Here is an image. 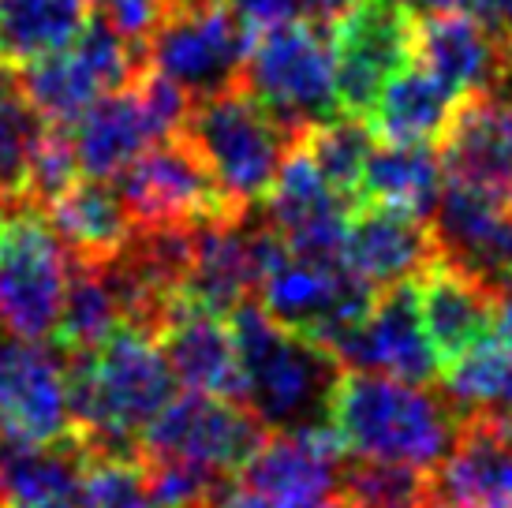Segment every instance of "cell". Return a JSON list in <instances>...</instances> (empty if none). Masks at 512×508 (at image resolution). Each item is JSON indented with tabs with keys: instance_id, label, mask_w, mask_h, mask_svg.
<instances>
[{
	"instance_id": "6da1fadb",
	"label": "cell",
	"mask_w": 512,
	"mask_h": 508,
	"mask_svg": "<svg viewBox=\"0 0 512 508\" xmlns=\"http://www.w3.org/2000/svg\"><path fill=\"white\" fill-rule=\"evenodd\" d=\"M60 355L79 449L86 456L139 460V434L176 396V378L154 333L124 322L94 352Z\"/></svg>"
},
{
	"instance_id": "7a4b0ae2",
	"label": "cell",
	"mask_w": 512,
	"mask_h": 508,
	"mask_svg": "<svg viewBox=\"0 0 512 508\" xmlns=\"http://www.w3.org/2000/svg\"><path fill=\"white\" fill-rule=\"evenodd\" d=\"M460 419L464 411L445 393L352 367H341L326 404V423L348 456L427 471L449 452Z\"/></svg>"
},
{
	"instance_id": "3957f363",
	"label": "cell",
	"mask_w": 512,
	"mask_h": 508,
	"mask_svg": "<svg viewBox=\"0 0 512 508\" xmlns=\"http://www.w3.org/2000/svg\"><path fill=\"white\" fill-rule=\"evenodd\" d=\"M243 367V408L255 411L266 430L326 423L329 389L341 363L322 344L281 325L258 303H240L228 314Z\"/></svg>"
},
{
	"instance_id": "277c9868",
	"label": "cell",
	"mask_w": 512,
	"mask_h": 508,
	"mask_svg": "<svg viewBox=\"0 0 512 508\" xmlns=\"http://www.w3.org/2000/svg\"><path fill=\"white\" fill-rule=\"evenodd\" d=\"M180 135L195 146L217 187L240 210H251L266 198L292 142H299L240 83L195 101Z\"/></svg>"
},
{
	"instance_id": "5b68a950",
	"label": "cell",
	"mask_w": 512,
	"mask_h": 508,
	"mask_svg": "<svg viewBox=\"0 0 512 508\" xmlns=\"http://www.w3.org/2000/svg\"><path fill=\"white\" fill-rule=\"evenodd\" d=\"M240 86L292 135L341 116L329 27L292 19L251 42Z\"/></svg>"
},
{
	"instance_id": "8992f818",
	"label": "cell",
	"mask_w": 512,
	"mask_h": 508,
	"mask_svg": "<svg viewBox=\"0 0 512 508\" xmlns=\"http://www.w3.org/2000/svg\"><path fill=\"white\" fill-rule=\"evenodd\" d=\"M72 254L38 202L0 198V329L23 340H49L57 325Z\"/></svg>"
},
{
	"instance_id": "52a82bcc",
	"label": "cell",
	"mask_w": 512,
	"mask_h": 508,
	"mask_svg": "<svg viewBox=\"0 0 512 508\" xmlns=\"http://www.w3.org/2000/svg\"><path fill=\"white\" fill-rule=\"evenodd\" d=\"M143 68V49L124 42L101 15H90L72 45L15 68V79L45 124L68 127L86 105L113 90H128Z\"/></svg>"
},
{
	"instance_id": "ba28073f",
	"label": "cell",
	"mask_w": 512,
	"mask_h": 508,
	"mask_svg": "<svg viewBox=\"0 0 512 508\" xmlns=\"http://www.w3.org/2000/svg\"><path fill=\"white\" fill-rule=\"evenodd\" d=\"M113 187L135 228L199 225V221L243 213L240 206L228 202L184 135L161 139L143 150L116 176Z\"/></svg>"
},
{
	"instance_id": "9c48e42d",
	"label": "cell",
	"mask_w": 512,
	"mask_h": 508,
	"mask_svg": "<svg viewBox=\"0 0 512 508\" xmlns=\"http://www.w3.org/2000/svg\"><path fill=\"white\" fill-rule=\"evenodd\" d=\"M266 426L255 411L210 393L172 396L139 434V460H180L217 475H236L262 445Z\"/></svg>"
},
{
	"instance_id": "30bf717a",
	"label": "cell",
	"mask_w": 512,
	"mask_h": 508,
	"mask_svg": "<svg viewBox=\"0 0 512 508\" xmlns=\"http://www.w3.org/2000/svg\"><path fill=\"white\" fill-rule=\"evenodd\" d=\"M247 49L251 38L221 0L210 8L165 15L143 45V60L146 68L161 71L180 90H187L191 101H199L240 83Z\"/></svg>"
},
{
	"instance_id": "8fae6325",
	"label": "cell",
	"mask_w": 512,
	"mask_h": 508,
	"mask_svg": "<svg viewBox=\"0 0 512 508\" xmlns=\"http://www.w3.org/2000/svg\"><path fill=\"white\" fill-rule=\"evenodd\" d=\"M344 445L329 423L273 430L236 471V490L247 508H314L337 486Z\"/></svg>"
},
{
	"instance_id": "7c38bea8",
	"label": "cell",
	"mask_w": 512,
	"mask_h": 508,
	"mask_svg": "<svg viewBox=\"0 0 512 508\" xmlns=\"http://www.w3.org/2000/svg\"><path fill=\"white\" fill-rule=\"evenodd\" d=\"M415 12L404 0H356L329 27L341 113L367 120L385 79L412 60Z\"/></svg>"
},
{
	"instance_id": "4fadbf2b",
	"label": "cell",
	"mask_w": 512,
	"mask_h": 508,
	"mask_svg": "<svg viewBox=\"0 0 512 508\" xmlns=\"http://www.w3.org/2000/svg\"><path fill=\"white\" fill-rule=\"evenodd\" d=\"M0 434L15 445L72 438L68 367L57 359V344L0 329Z\"/></svg>"
},
{
	"instance_id": "5bb4252c",
	"label": "cell",
	"mask_w": 512,
	"mask_h": 508,
	"mask_svg": "<svg viewBox=\"0 0 512 508\" xmlns=\"http://www.w3.org/2000/svg\"><path fill=\"white\" fill-rule=\"evenodd\" d=\"M329 352L341 367L374 370L415 385L441 378V359L427 337L412 281L378 288L363 322L333 340Z\"/></svg>"
},
{
	"instance_id": "9a60e30c",
	"label": "cell",
	"mask_w": 512,
	"mask_h": 508,
	"mask_svg": "<svg viewBox=\"0 0 512 508\" xmlns=\"http://www.w3.org/2000/svg\"><path fill=\"white\" fill-rule=\"evenodd\" d=\"M262 210L288 251L322 258V262L344 258L348 217L356 206L326 184V176L318 172L303 142H292V150L285 154L270 191L262 198Z\"/></svg>"
},
{
	"instance_id": "2e32d148",
	"label": "cell",
	"mask_w": 512,
	"mask_h": 508,
	"mask_svg": "<svg viewBox=\"0 0 512 508\" xmlns=\"http://www.w3.org/2000/svg\"><path fill=\"white\" fill-rule=\"evenodd\" d=\"M430 490L434 508H512V411H464Z\"/></svg>"
},
{
	"instance_id": "e0dca14e",
	"label": "cell",
	"mask_w": 512,
	"mask_h": 508,
	"mask_svg": "<svg viewBox=\"0 0 512 508\" xmlns=\"http://www.w3.org/2000/svg\"><path fill=\"white\" fill-rule=\"evenodd\" d=\"M427 221L441 258L494 292L512 288V202L445 180Z\"/></svg>"
},
{
	"instance_id": "ac0fdd59",
	"label": "cell",
	"mask_w": 512,
	"mask_h": 508,
	"mask_svg": "<svg viewBox=\"0 0 512 508\" xmlns=\"http://www.w3.org/2000/svg\"><path fill=\"white\" fill-rule=\"evenodd\" d=\"M438 157L445 180L512 202V75L460 98Z\"/></svg>"
},
{
	"instance_id": "d6986e66",
	"label": "cell",
	"mask_w": 512,
	"mask_h": 508,
	"mask_svg": "<svg viewBox=\"0 0 512 508\" xmlns=\"http://www.w3.org/2000/svg\"><path fill=\"white\" fill-rule=\"evenodd\" d=\"M412 60L434 71L441 83L464 94L494 90L512 75L509 45L498 27L475 12L415 15Z\"/></svg>"
},
{
	"instance_id": "ffe728a7",
	"label": "cell",
	"mask_w": 512,
	"mask_h": 508,
	"mask_svg": "<svg viewBox=\"0 0 512 508\" xmlns=\"http://www.w3.org/2000/svg\"><path fill=\"white\" fill-rule=\"evenodd\" d=\"M157 344L176 385H184L187 393H210L243 404V367L225 314L202 311L180 296L157 329Z\"/></svg>"
},
{
	"instance_id": "44dd1931",
	"label": "cell",
	"mask_w": 512,
	"mask_h": 508,
	"mask_svg": "<svg viewBox=\"0 0 512 508\" xmlns=\"http://www.w3.org/2000/svg\"><path fill=\"white\" fill-rule=\"evenodd\" d=\"M430 258H438V243L427 217H412L374 202H359L348 217L344 262L370 288L412 281Z\"/></svg>"
},
{
	"instance_id": "7402d4cb",
	"label": "cell",
	"mask_w": 512,
	"mask_h": 508,
	"mask_svg": "<svg viewBox=\"0 0 512 508\" xmlns=\"http://www.w3.org/2000/svg\"><path fill=\"white\" fill-rule=\"evenodd\" d=\"M415 299H419V314L427 325V337L438 352L441 367L453 363L456 355H464L471 344L490 333L494 322V303L498 292L475 281L471 273L453 266L449 258H430L427 266L412 277Z\"/></svg>"
},
{
	"instance_id": "603a6c76",
	"label": "cell",
	"mask_w": 512,
	"mask_h": 508,
	"mask_svg": "<svg viewBox=\"0 0 512 508\" xmlns=\"http://www.w3.org/2000/svg\"><path fill=\"white\" fill-rule=\"evenodd\" d=\"M456 105H460L456 90H449L419 60H408L378 90L367 113V127L374 142L385 146H430L441 142Z\"/></svg>"
},
{
	"instance_id": "cb8c5ba5",
	"label": "cell",
	"mask_w": 512,
	"mask_h": 508,
	"mask_svg": "<svg viewBox=\"0 0 512 508\" xmlns=\"http://www.w3.org/2000/svg\"><path fill=\"white\" fill-rule=\"evenodd\" d=\"M68 135L79 161V176L90 180H116L143 150L161 142L131 86L86 105L68 124Z\"/></svg>"
},
{
	"instance_id": "d4e9b609",
	"label": "cell",
	"mask_w": 512,
	"mask_h": 508,
	"mask_svg": "<svg viewBox=\"0 0 512 508\" xmlns=\"http://www.w3.org/2000/svg\"><path fill=\"white\" fill-rule=\"evenodd\" d=\"M42 210L75 262H105L135 232L113 180H75Z\"/></svg>"
},
{
	"instance_id": "484cf974",
	"label": "cell",
	"mask_w": 512,
	"mask_h": 508,
	"mask_svg": "<svg viewBox=\"0 0 512 508\" xmlns=\"http://www.w3.org/2000/svg\"><path fill=\"white\" fill-rule=\"evenodd\" d=\"M441 184H445L441 157L430 146L378 142V146H370L363 176H359V202L389 206V210L412 213V217H430Z\"/></svg>"
},
{
	"instance_id": "4316f807",
	"label": "cell",
	"mask_w": 512,
	"mask_h": 508,
	"mask_svg": "<svg viewBox=\"0 0 512 508\" xmlns=\"http://www.w3.org/2000/svg\"><path fill=\"white\" fill-rule=\"evenodd\" d=\"M86 452L79 441H49V445H15L0 449V505L30 508L75 501L83 479Z\"/></svg>"
},
{
	"instance_id": "83f0119b",
	"label": "cell",
	"mask_w": 512,
	"mask_h": 508,
	"mask_svg": "<svg viewBox=\"0 0 512 508\" xmlns=\"http://www.w3.org/2000/svg\"><path fill=\"white\" fill-rule=\"evenodd\" d=\"M90 0H0V64L27 68L75 42Z\"/></svg>"
},
{
	"instance_id": "f1b7e54d",
	"label": "cell",
	"mask_w": 512,
	"mask_h": 508,
	"mask_svg": "<svg viewBox=\"0 0 512 508\" xmlns=\"http://www.w3.org/2000/svg\"><path fill=\"white\" fill-rule=\"evenodd\" d=\"M124 325V311L101 262H75L68 273L64 303H60L53 344L57 352H94L101 340Z\"/></svg>"
},
{
	"instance_id": "f546056e",
	"label": "cell",
	"mask_w": 512,
	"mask_h": 508,
	"mask_svg": "<svg viewBox=\"0 0 512 508\" xmlns=\"http://www.w3.org/2000/svg\"><path fill=\"white\" fill-rule=\"evenodd\" d=\"M299 142L307 146V154H311V161L318 165V172L326 176V184L356 206L359 176H363L367 154H370V146H374V135H370L367 120L341 113V116H333V120H326V124L307 127V131L299 135Z\"/></svg>"
},
{
	"instance_id": "4dcf8cb0",
	"label": "cell",
	"mask_w": 512,
	"mask_h": 508,
	"mask_svg": "<svg viewBox=\"0 0 512 508\" xmlns=\"http://www.w3.org/2000/svg\"><path fill=\"white\" fill-rule=\"evenodd\" d=\"M45 120L23 94L15 68L0 64V198L23 195L30 157L45 135Z\"/></svg>"
},
{
	"instance_id": "1f68e13d",
	"label": "cell",
	"mask_w": 512,
	"mask_h": 508,
	"mask_svg": "<svg viewBox=\"0 0 512 508\" xmlns=\"http://www.w3.org/2000/svg\"><path fill=\"white\" fill-rule=\"evenodd\" d=\"M341 494L352 508H434L430 471L393 460H356L341 471Z\"/></svg>"
},
{
	"instance_id": "d6a6232c",
	"label": "cell",
	"mask_w": 512,
	"mask_h": 508,
	"mask_svg": "<svg viewBox=\"0 0 512 508\" xmlns=\"http://www.w3.org/2000/svg\"><path fill=\"white\" fill-rule=\"evenodd\" d=\"M79 508H157L139 460L86 456L83 479L75 490Z\"/></svg>"
},
{
	"instance_id": "836d02e7",
	"label": "cell",
	"mask_w": 512,
	"mask_h": 508,
	"mask_svg": "<svg viewBox=\"0 0 512 508\" xmlns=\"http://www.w3.org/2000/svg\"><path fill=\"white\" fill-rule=\"evenodd\" d=\"M75 180H79V161H75V150H72V135H68L64 124H49L42 142H38V150H34V157H30L23 198L38 202V206H49Z\"/></svg>"
},
{
	"instance_id": "e575fe53",
	"label": "cell",
	"mask_w": 512,
	"mask_h": 508,
	"mask_svg": "<svg viewBox=\"0 0 512 508\" xmlns=\"http://www.w3.org/2000/svg\"><path fill=\"white\" fill-rule=\"evenodd\" d=\"M165 15H169L165 0H101V19L135 49L150 42V34Z\"/></svg>"
},
{
	"instance_id": "d590c367",
	"label": "cell",
	"mask_w": 512,
	"mask_h": 508,
	"mask_svg": "<svg viewBox=\"0 0 512 508\" xmlns=\"http://www.w3.org/2000/svg\"><path fill=\"white\" fill-rule=\"evenodd\" d=\"M228 12L236 15L243 34L255 42L262 34L299 19V4L296 0H228Z\"/></svg>"
},
{
	"instance_id": "8d00e7d4",
	"label": "cell",
	"mask_w": 512,
	"mask_h": 508,
	"mask_svg": "<svg viewBox=\"0 0 512 508\" xmlns=\"http://www.w3.org/2000/svg\"><path fill=\"white\" fill-rule=\"evenodd\" d=\"M296 4H299V15H303V19L322 23V27H333L356 0H296Z\"/></svg>"
},
{
	"instance_id": "74e56055",
	"label": "cell",
	"mask_w": 512,
	"mask_h": 508,
	"mask_svg": "<svg viewBox=\"0 0 512 508\" xmlns=\"http://www.w3.org/2000/svg\"><path fill=\"white\" fill-rule=\"evenodd\" d=\"M415 15H430V12H475L471 0H404Z\"/></svg>"
},
{
	"instance_id": "f35d334b",
	"label": "cell",
	"mask_w": 512,
	"mask_h": 508,
	"mask_svg": "<svg viewBox=\"0 0 512 508\" xmlns=\"http://www.w3.org/2000/svg\"><path fill=\"white\" fill-rule=\"evenodd\" d=\"M202 508H247V505H243L240 497H236L232 490H228V494H221L217 501H210V505H202Z\"/></svg>"
},
{
	"instance_id": "ab89813d",
	"label": "cell",
	"mask_w": 512,
	"mask_h": 508,
	"mask_svg": "<svg viewBox=\"0 0 512 508\" xmlns=\"http://www.w3.org/2000/svg\"><path fill=\"white\" fill-rule=\"evenodd\" d=\"M314 508H352V501H348L344 494H337V497H322Z\"/></svg>"
},
{
	"instance_id": "60d3db41",
	"label": "cell",
	"mask_w": 512,
	"mask_h": 508,
	"mask_svg": "<svg viewBox=\"0 0 512 508\" xmlns=\"http://www.w3.org/2000/svg\"><path fill=\"white\" fill-rule=\"evenodd\" d=\"M30 508H72V501H53V505H30Z\"/></svg>"
},
{
	"instance_id": "b9f144b4",
	"label": "cell",
	"mask_w": 512,
	"mask_h": 508,
	"mask_svg": "<svg viewBox=\"0 0 512 508\" xmlns=\"http://www.w3.org/2000/svg\"><path fill=\"white\" fill-rule=\"evenodd\" d=\"M0 449H4V434H0Z\"/></svg>"
},
{
	"instance_id": "7bdbcfd3",
	"label": "cell",
	"mask_w": 512,
	"mask_h": 508,
	"mask_svg": "<svg viewBox=\"0 0 512 508\" xmlns=\"http://www.w3.org/2000/svg\"><path fill=\"white\" fill-rule=\"evenodd\" d=\"M0 508H4V505H0Z\"/></svg>"
}]
</instances>
